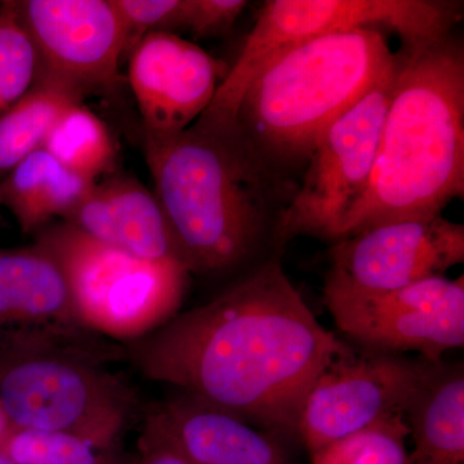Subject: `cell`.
Here are the masks:
<instances>
[{
    "label": "cell",
    "instance_id": "obj_1",
    "mask_svg": "<svg viewBox=\"0 0 464 464\" xmlns=\"http://www.w3.org/2000/svg\"><path fill=\"white\" fill-rule=\"evenodd\" d=\"M124 347L149 380L283 440L297 439L308 391L350 344L317 322L274 255L212 301Z\"/></svg>",
    "mask_w": 464,
    "mask_h": 464
},
{
    "label": "cell",
    "instance_id": "obj_2",
    "mask_svg": "<svg viewBox=\"0 0 464 464\" xmlns=\"http://www.w3.org/2000/svg\"><path fill=\"white\" fill-rule=\"evenodd\" d=\"M157 197L190 274L249 264L276 228L298 185L273 172L234 123L199 118L174 136H145Z\"/></svg>",
    "mask_w": 464,
    "mask_h": 464
},
{
    "label": "cell",
    "instance_id": "obj_3",
    "mask_svg": "<svg viewBox=\"0 0 464 464\" xmlns=\"http://www.w3.org/2000/svg\"><path fill=\"white\" fill-rule=\"evenodd\" d=\"M405 51L368 188L333 243L384 222L441 215L463 199L462 42L450 34Z\"/></svg>",
    "mask_w": 464,
    "mask_h": 464
},
{
    "label": "cell",
    "instance_id": "obj_4",
    "mask_svg": "<svg viewBox=\"0 0 464 464\" xmlns=\"http://www.w3.org/2000/svg\"><path fill=\"white\" fill-rule=\"evenodd\" d=\"M398 58L382 30L329 34L271 58L241 97L234 124L273 172L295 182L324 134Z\"/></svg>",
    "mask_w": 464,
    "mask_h": 464
},
{
    "label": "cell",
    "instance_id": "obj_5",
    "mask_svg": "<svg viewBox=\"0 0 464 464\" xmlns=\"http://www.w3.org/2000/svg\"><path fill=\"white\" fill-rule=\"evenodd\" d=\"M463 2L448 0H268L235 65L200 118L234 123L244 92L267 61L282 51L329 34L386 29L401 48L418 51L453 32Z\"/></svg>",
    "mask_w": 464,
    "mask_h": 464
},
{
    "label": "cell",
    "instance_id": "obj_6",
    "mask_svg": "<svg viewBox=\"0 0 464 464\" xmlns=\"http://www.w3.org/2000/svg\"><path fill=\"white\" fill-rule=\"evenodd\" d=\"M60 266L76 316L108 340H141L181 307L190 271L179 262L149 261L92 239L61 221L35 234Z\"/></svg>",
    "mask_w": 464,
    "mask_h": 464
},
{
    "label": "cell",
    "instance_id": "obj_7",
    "mask_svg": "<svg viewBox=\"0 0 464 464\" xmlns=\"http://www.w3.org/2000/svg\"><path fill=\"white\" fill-rule=\"evenodd\" d=\"M106 364L74 353L0 359V405L14 429L65 432L116 449L139 399Z\"/></svg>",
    "mask_w": 464,
    "mask_h": 464
},
{
    "label": "cell",
    "instance_id": "obj_8",
    "mask_svg": "<svg viewBox=\"0 0 464 464\" xmlns=\"http://www.w3.org/2000/svg\"><path fill=\"white\" fill-rule=\"evenodd\" d=\"M406 51L324 134L276 228V248L298 237L334 241L368 188Z\"/></svg>",
    "mask_w": 464,
    "mask_h": 464
},
{
    "label": "cell",
    "instance_id": "obj_9",
    "mask_svg": "<svg viewBox=\"0 0 464 464\" xmlns=\"http://www.w3.org/2000/svg\"><path fill=\"white\" fill-rule=\"evenodd\" d=\"M324 301L338 329L365 348L417 353L440 362L447 351L464 344L463 276L369 292L325 275Z\"/></svg>",
    "mask_w": 464,
    "mask_h": 464
},
{
    "label": "cell",
    "instance_id": "obj_10",
    "mask_svg": "<svg viewBox=\"0 0 464 464\" xmlns=\"http://www.w3.org/2000/svg\"><path fill=\"white\" fill-rule=\"evenodd\" d=\"M440 362L350 346L324 369L308 391L297 439L313 456L382 418L404 413Z\"/></svg>",
    "mask_w": 464,
    "mask_h": 464
},
{
    "label": "cell",
    "instance_id": "obj_11",
    "mask_svg": "<svg viewBox=\"0 0 464 464\" xmlns=\"http://www.w3.org/2000/svg\"><path fill=\"white\" fill-rule=\"evenodd\" d=\"M39 353L109 362L124 350L78 319L65 276L44 249L0 248V359Z\"/></svg>",
    "mask_w": 464,
    "mask_h": 464
},
{
    "label": "cell",
    "instance_id": "obj_12",
    "mask_svg": "<svg viewBox=\"0 0 464 464\" xmlns=\"http://www.w3.org/2000/svg\"><path fill=\"white\" fill-rule=\"evenodd\" d=\"M14 7L38 54V74L84 97L118 87L123 33L110 0H14Z\"/></svg>",
    "mask_w": 464,
    "mask_h": 464
},
{
    "label": "cell",
    "instance_id": "obj_13",
    "mask_svg": "<svg viewBox=\"0 0 464 464\" xmlns=\"http://www.w3.org/2000/svg\"><path fill=\"white\" fill-rule=\"evenodd\" d=\"M329 257L326 276L351 288H402L463 264L464 226L442 215L384 222L335 241Z\"/></svg>",
    "mask_w": 464,
    "mask_h": 464
},
{
    "label": "cell",
    "instance_id": "obj_14",
    "mask_svg": "<svg viewBox=\"0 0 464 464\" xmlns=\"http://www.w3.org/2000/svg\"><path fill=\"white\" fill-rule=\"evenodd\" d=\"M128 57V81L146 136H174L188 130L227 75L224 63L173 33L148 34Z\"/></svg>",
    "mask_w": 464,
    "mask_h": 464
},
{
    "label": "cell",
    "instance_id": "obj_15",
    "mask_svg": "<svg viewBox=\"0 0 464 464\" xmlns=\"http://www.w3.org/2000/svg\"><path fill=\"white\" fill-rule=\"evenodd\" d=\"M140 447H166L192 464H292L282 439L183 392L143 420Z\"/></svg>",
    "mask_w": 464,
    "mask_h": 464
},
{
    "label": "cell",
    "instance_id": "obj_16",
    "mask_svg": "<svg viewBox=\"0 0 464 464\" xmlns=\"http://www.w3.org/2000/svg\"><path fill=\"white\" fill-rule=\"evenodd\" d=\"M63 221L134 257L186 267L157 197L132 177L114 173L94 182Z\"/></svg>",
    "mask_w": 464,
    "mask_h": 464
},
{
    "label": "cell",
    "instance_id": "obj_17",
    "mask_svg": "<svg viewBox=\"0 0 464 464\" xmlns=\"http://www.w3.org/2000/svg\"><path fill=\"white\" fill-rule=\"evenodd\" d=\"M414 440L411 464H464V373L462 365L440 362L406 406Z\"/></svg>",
    "mask_w": 464,
    "mask_h": 464
},
{
    "label": "cell",
    "instance_id": "obj_18",
    "mask_svg": "<svg viewBox=\"0 0 464 464\" xmlns=\"http://www.w3.org/2000/svg\"><path fill=\"white\" fill-rule=\"evenodd\" d=\"M94 182L72 173L45 149L18 163L0 181V204L8 208L24 234H34L63 218Z\"/></svg>",
    "mask_w": 464,
    "mask_h": 464
},
{
    "label": "cell",
    "instance_id": "obj_19",
    "mask_svg": "<svg viewBox=\"0 0 464 464\" xmlns=\"http://www.w3.org/2000/svg\"><path fill=\"white\" fill-rule=\"evenodd\" d=\"M84 96L57 79L38 74L25 96L0 114V181L36 150L58 118Z\"/></svg>",
    "mask_w": 464,
    "mask_h": 464
},
{
    "label": "cell",
    "instance_id": "obj_20",
    "mask_svg": "<svg viewBox=\"0 0 464 464\" xmlns=\"http://www.w3.org/2000/svg\"><path fill=\"white\" fill-rule=\"evenodd\" d=\"M43 149L63 167L91 182L115 173L118 152L108 125L76 103L58 118Z\"/></svg>",
    "mask_w": 464,
    "mask_h": 464
},
{
    "label": "cell",
    "instance_id": "obj_21",
    "mask_svg": "<svg viewBox=\"0 0 464 464\" xmlns=\"http://www.w3.org/2000/svg\"><path fill=\"white\" fill-rule=\"evenodd\" d=\"M409 435L404 413L389 415L320 449L310 456L311 464H411Z\"/></svg>",
    "mask_w": 464,
    "mask_h": 464
},
{
    "label": "cell",
    "instance_id": "obj_22",
    "mask_svg": "<svg viewBox=\"0 0 464 464\" xmlns=\"http://www.w3.org/2000/svg\"><path fill=\"white\" fill-rule=\"evenodd\" d=\"M115 450L70 433L14 427L0 447L18 464H119Z\"/></svg>",
    "mask_w": 464,
    "mask_h": 464
},
{
    "label": "cell",
    "instance_id": "obj_23",
    "mask_svg": "<svg viewBox=\"0 0 464 464\" xmlns=\"http://www.w3.org/2000/svg\"><path fill=\"white\" fill-rule=\"evenodd\" d=\"M38 72V54L18 20L14 0H5L0 3V114L25 96Z\"/></svg>",
    "mask_w": 464,
    "mask_h": 464
},
{
    "label": "cell",
    "instance_id": "obj_24",
    "mask_svg": "<svg viewBox=\"0 0 464 464\" xmlns=\"http://www.w3.org/2000/svg\"><path fill=\"white\" fill-rule=\"evenodd\" d=\"M123 33L124 56L151 33L185 30L188 0H110Z\"/></svg>",
    "mask_w": 464,
    "mask_h": 464
},
{
    "label": "cell",
    "instance_id": "obj_25",
    "mask_svg": "<svg viewBox=\"0 0 464 464\" xmlns=\"http://www.w3.org/2000/svg\"><path fill=\"white\" fill-rule=\"evenodd\" d=\"M248 5L246 0H188L185 30L197 38L225 35Z\"/></svg>",
    "mask_w": 464,
    "mask_h": 464
},
{
    "label": "cell",
    "instance_id": "obj_26",
    "mask_svg": "<svg viewBox=\"0 0 464 464\" xmlns=\"http://www.w3.org/2000/svg\"><path fill=\"white\" fill-rule=\"evenodd\" d=\"M140 450H141V458L137 464H192L190 460L169 448L151 445V447H140Z\"/></svg>",
    "mask_w": 464,
    "mask_h": 464
},
{
    "label": "cell",
    "instance_id": "obj_27",
    "mask_svg": "<svg viewBox=\"0 0 464 464\" xmlns=\"http://www.w3.org/2000/svg\"><path fill=\"white\" fill-rule=\"evenodd\" d=\"M14 426H12L11 420H9L8 415L5 414V409L0 405V447H2L5 440L7 439L9 432L12 431Z\"/></svg>",
    "mask_w": 464,
    "mask_h": 464
},
{
    "label": "cell",
    "instance_id": "obj_28",
    "mask_svg": "<svg viewBox=\"0 0 464 464\" xmlns=\"http://www.w3.org/2000/svg\"><path fill=\"white\" fill-rule=\"evenodd\" d=\"M0 464H18V463L14 462V460H12L11 458L5 456V454L0 453Z\"/></svg>",
    "mask_w": 464,
    "mask_h": 464
},
{
    "label": "cell",
    "instance_id": "obj_29",
    "mask_svg": "<svg viewBox=\"0 0 464 464\" xmlns=\"http://www.w3.org/2000/svg\"><path fill=\"white\" fill-rule=\"evenodd\" d=\"M0 207H2V204H0Z\"/></svg>",
    "mask_w": 464,
    "mask_h": 464
}]
</instances>
